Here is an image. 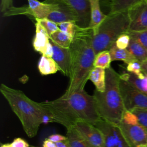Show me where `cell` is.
Segmentation results:
<instances>
[{"label":"cell","instance_id":"cell-38","mask_svg":"<svg viewBox=\"0 0 147 147\" xmlns=\"http://www.w3.org/2000/svg\"><path fill=\"white\" fill-rule=\"evenodd\" d=\"M1 147H13L11 143L10 144H2Z\"/></svg>","mask_w":147,"mask_h":147},{"label":"cell","instance_id":"cell-24","mask_svg":"<svg viewBox=\"0 0 147 147\" xmlns=\"http://www.w3.org/2000/svg\"><path fill=\"white\" fill-rule=\"evenodd\" d=\"M66 137L70 147H92L77 133L74 127L67 129Z\"/></svg>","mask_w":147,"mask_h":147},{"label":"cell","instance_id":"cell-29","mask_svg":"<svg viewBox=\"0 0 147 147\" xmlns=\"http://www.w3.org/2000/svg\"><path fill=\"white\" fill-rule=\"evenodd\" d=\"M126 71L140 78H144L145 76V74H144L142 71L141 63L136 60L127 64Z\"/></svg>","mask_w":147,"mask_h":147},{"label":"cell","instance_id":"cell-12","mask_svg":"<svg viewBox=\"0 0 147 147\" xmlns=\"http://www.w3.org/2000/svg\"><path fill=\"white\" fill-rule=\"evenodd\" d=\"M56 6L49 14L47 19L56 24L63 22H72L76 24L77 16L72 9L63 0H52Z\"/></svg>","mask_w":147,"mask_h":147},{"label":"cell","instance_id":"cell-35","mask_svg":"<svg viewBox=\"0 0 147 147\" xmlns=\"http://www.w3.org/2000/svg\"><path fill=\"white\" fill-rule=\"evenodd\" d=\"M42 147H57L56 143L50 141L49 140L45 139L43 142Z\"/></svg>","mask_w":147,"mask_h":147},{"label":"cell","instance_id":"cell-31","mask_svg":"<svg viewBox=\"0 0 147 147\" xmlns=\"http://www.w3.org/2000/svg\"><path fill=\"white\" fill-rule=\"evenodd\" d=\"M130 39V36L126 32L122 34L118 37L115 44L119 49H127L129 45Z\"/></svg>","mask_w":147,"mask_h":147},{"label":"cell","instance_id":"cell-7","mask_svg":"<svg viewBox=\"0 0 147 147\" xmlns=\"http://www.w3.org/2000/svg\"><path fill=\"white\" fill-rule=\"evenodd\" d=\"M28 6L26 8L11 7L7 12V15L24 14L31 16L35 19L47 18L49 14L54 10L56 5L52 0H46L41 2L38 0H28Z\"/></svg>","mask_w":147,"mask_h":147},{"label":"cell","instance_id":"cell-23","mask_svg":"<svg viewBox=\"0 0 147 147\" xmlns=\"http://www.w3.org/2000/svg\"><path fill=\"white\" fill-rule=\"evenodd\" d=\"M50 38L59 46L64 48H69L73 41L74 36L59 29L52 34L50 36Z\"/></svg>","mask_w":147,"mask_h":147},{"label":"cell","instance_id":"cell-37","mask_svg":"<svg viewBox=\"0 0 147 147\" xmlns=\"http://www.w3.org/2000/svg\"><path fill=\"white\" fill-rule=\"evenodd\" d=\"M141 67L142 72L147 75V59L141 63Z\"/></svg>","mask_w":147,"mask_h":147},{"label":"cell","instance_id":"cell-11","mask_svg":"<svg viewBox=\"0 0 147 147\" xmlns=\"http://www.w3.org/2000/svg\"><path fill=\"white\" fill-rule=\"evenodd\" d=\"M130 24L129 31L147 30V1L144 0L128 10Z\"/></svg>","mask_w":147,"mask_h":147},{"label":"cell","instance_id":"cell-13","mask_svg":"<svg viewBox=\"0 0 147 147\" xmlns=\"http://www.w3.org/2000/svg\"><path fill=\"white\" fill-rule=\"evenodd\" d=\"M36 34L33 41L34 49L42 53V55L52 57L53 47L50 41V36L45 28L37 22L35 24Z\"/></svg>","mask_w":147,"mask_h":147},{"label":"cell","instance_id":"cell-34","mask_svg":"<svg viewBox=\"0 0 147 147\" xmlns=\"http://www.w3.org/2000/svg\"><path fill=\"white\" fill-rule=\"evenodd\" d=\"M48 139L55 143H56L58 142L66 140L67 139V138L66 136H62V135H60L59 134H55L49 136L48 137Z\"/></svg>","mask_w":147,"mask_h":147},{"label":"cell","instance_id":"cell-3","mask_svg":"<svg viewBox=\"0 0 147 147\" xmlns=\"http://www.w3.org/2000/svg\"><path fill=\"white\" fill-rule=\"evenodd\" d=\"M0 92L18 118L29 137L37 135L41 124L51 122L40 103L32 100L22 91L1 84Z\"/></svg>","mask_w":147,"mask_h":147},{"label":"cell","instance_id":"cell-17","mask_svg":"<svg viewBox=\"0 0 147 147\" xmlns=\"http://www.w3.org/2000/svg\"><path fill=\"white\" fill-rule=\"evenodd\" d=\"M120 78L125 80L138 90L147 94V75L140 78L137 75L129 72H125L120 75Z\"/></svg>","mask_w":147,"mask_h":147},{"label":"cell","instance_id":"cell-28","mask_svg":"<svg viewBox=\"0 0 147 147\" xmlns=\"http://www.w3.org/2000/svg\"><path fill=\"white\" fill-rule=\"evenodd\" d=\"M36 20L37 22L39 23L45 28L49 36L54 32L59 30L57 24L47 18L36 19Z\"/></svg>","mask_w":147,"mask_h":147},{"label":"cell","instance_id":"cell-36","mask_svg":"<svg viewBox=\"0 0 147 147\" xmlns=\"http://www.w3.org/2000/svg\"><path fill=\"white\" fill-rule=\"evenodd\" d=\"M57 147H70L67 139L66 140L56 143Z\"/></svg>","mask_w":147,"mask_h":147},{"label":"cell","instance_id":"cell-16","mask_svg":"<svg viewBox=\"0 0 147 147\" xmlns=\"http://www.w3.org/2000/svg\"><path fill=\"white\" fill-rule=\"evenodd\" d=\"M88 1L90 4V22L88 28L92 29L93 35H95L107 15L102 13L100 6V0Z\"/></svg>","mask_w":147,"mask_h":147},{"label":"cell","instance_id":"cell-27","mask_svg":"<svg viewBox=\"0 0 147 147\" xmlns=\"http://www.w3.org/2000/svg\"><path fill=\"white\" fill-rule=\"evenodd\" d=\"M130 111L136 115L138 123L147 130V109L135 108Z\"/></svg>","mask_w":147,"mask_h":147},{"label":"cell","instance_id":"cell-14","mask_svg":"<svg viewBox=\"0 0 147 147\" xmlns=\"http://www.w3.org/2000/svg\"><path fill=\"white\" fill-rule=\"evenodd\" d=\"M53 47L52 59L57 64L59 71L65 76L69 77L71 75L72 63L69 48H64L57 45L50 38Z\"/></svg>","mask_w":147,"mask_h":147},{"label":"cell","instance_id":"cell-8","mask_svg":"<svg viewBox=\"0 0 147 147\" xmlns=\"http://www.w3.org/2000/svg\"><path fill=\"white\" fill-rule=\"evenodd\" d=\"M95 125L103 134V147H130L117 125L102 119Z\"/></svg>","mask_w":147,"mask_h":147},{"label":"cell","instance_id":"cell-5","mask_svg":"<svg viewBox=\"0 0 147 147\" xmlns=\"http://www.w3.org/2000/svg\"><path fill=\"white\" fill-rule=\"evenodd\" d=\"M130 19L128 11L110 14L92 37V45L95 54L109 50L118 37L129 31Z\"/></svg>","mask_w":147,"mask_h":147},{"label":"cell","instance_id":"cell-22","mask_svg":"<svg viewBox=\"0 0 147 147\" xmlns=\"http://www.w3.org/2000/svg\"><path fill=\"white\" fill-rule=\"evenodd\" d=\"M109 51L112 61L121 60L127 64L136 60L127 49H119L115 45V44H114Z\"/></svg>","mask_w":147,"mask_h":147},{"label":"cell","instance_id":"cell-9","mask_svg":"<svg viewBox=\"0 0 147 147\" xmlns=\"http://www.w3.org/2000/svg\"><path fill=\"white\" fill-rule=\"evenodd\" d=\"M117 125L130 147H138L147 144V130L138 123L129 124L121 121Z\"/></svg>","mask_w":147,"mask_h":147},{"label":"cell","instance_id":"cell-39","mask_svg":"<svg viewBox=\"0 0 147 147\" xmlns=\"http://www.w3.org/2000/svg\"><path fill=\"white\" fill-rule=\"evenodd\" d=\"M144 146H145V147H147V144L145 145H144Z\"/></svg>","mask_w":147,"mask_h":147},{"label":"cell","instance_id":"cell-19","mask_svg":"<svg viewBox=\"0 0 147 147\" xmlns=\"http://www.w3.org/2000/svg\"><path fill=\"white\" fill-rule=\"evenodd\" d=\"M38 69L42 75H48L56 73L59 71V67L52 57L42 55L38 63Z\"/></svg>","mask_w":147,"mask_h":147},{"label":"cell","instance_id":"cell-26","mask_svg":"<svg viewBox=\"0 0 147 147\" xmlns=\"http://www.w3.org/2000/svg\"><path fill=\"white\" fill-rule=\"evenodd\" d=\"M131 38L147 49V30L141 31H128L127 32Z\"/></svg>","mask_w":147,"mask_h":147},{"label":"cell","instance_id":"cell-25","mask_svg":"<svg viewBox=\"0 0 147 147\" xmlns=\"http://www.w3.org/2000/svg\"><path fill=\"white\" fill-rule=\"evenodd\" d=\"M111 61V57L109 51H103L95 55L94 67H100L106 69L111 67L110 64Z\"/></svg>","mask_w":147,"mask_h":147},{"label":"cell","instance_id":"cell-20","mask_svg":"<svg viewBox=\"0 0 147 147\" xmlns=\"http://www.w3.org/2000/svg\"><path fill=\"white\" fill-rule=\"evenodd\" d=\"M127 49L136 60L141 63L147 59V49L132 38Z\"/></svg>","mask_w":147,"mask_h":147},{"label":"cell","instance_id":"cell-40","mask_svg":"<svg viewBox=\"0 0 147 147\" xmlns=\"http://www.w3.org/2000/svg\"><path fill=\"white\" fill-rule=\"evenodd\" d=\"M138 147H145L144 146H138Z\"/></svg>","mask_w":147,"mask_h":147},{"label":"cell","instance_id":"cell-30","mask_svg":"<svg viewBox=\"0 0 147 147\" xmlns=\"http://www.w3.org/2000/svg\"><path fill=\"white\" fill-rule=\"evenodd\" d=\"M57 25L60 30L72 36H74L78 28V25L72 22H63L57 24Z\"/></svg>","mask_w":147,"mask_h":147},{"label":"cell","instance_id":"cell-10","mask_svg":"<svg viewBox=\"0 0 147 147\" xmlns=\"http://www.w3.org/2000/svg\"><path fill=\"white\" fill-rule=\"evenodd\" d=\"M77 133L92 147H103L104 136L102 131L92 123L81 121L74 126Z\"/></svg>","mask_w":147,"mask_h":147},{"label":"cell","instance_id":"cell-21","mask_svg":"<svg viewBox=\"0 0 147 147\" xmlns=\"http://www.w3.org/2000/svg\"><path fill=\"white\" fill-rule=\"evenodd\" d=\"M144 0H111L110 3V14L127 11L135 5Z\"/></svg>","mask_w":147,"mask_h":147},{"label":"cell","instance_id":"cell-18","mask_svg":"<svg viewBox=\"0 0 147 147\" xmlns=\"http://www.w3.org/2000/svg\"><path fill=\"white\" fill-rule=\"evenodd\" d=\"M90 80L98 92H104L106 87V69L100 67H94L89 76Z\"/></svg>","mask_w":147,"mask_h":147},{"label":"cell","instance_id":"cell-6","mask_svg":"<svg viewBox=\"0 0 147 147\" xmlns=\"http://www.w3.org/2000/svg\"><path fill=\"white\" fill-rule=\"evenodd\" d=\"M120 91L126 110L135 108L147 109V94H145L120 78Z\"/></svg>","mask_w":147,"mask_h":147},{"label":"cell","instance_id":"cell-42","mask_svg":"<svg viewBox=\"0 0 147 147\" xmlns=\"http://www.w3.org/2000/svg\"><path fill=\"white\" fill-rule=\"evenodd\" d=\"M146 1H147V0H146Z\"/></svg>","mask_w":147,"mask_h":147},{"label":"cell","instance_id":"cell-33","mask_svg":"<svg viewBox=\"0 0 147 147\" xmlns=\"http://www.w3.org/2000/svg\"><path fill=\"white\" fill-rule=\"evenodd\" d=\"M13 147H29L28 143L21 138H16L11 143Z\"/></svg>","mask_w":147,"mask_h":147},{"label":"cell","instance_id":"cell-2","mask_svg":"<svg viewBox=\"0 0 147 147\" xmlns=\"http://www.w3.org/2000/svg\"><path fill=\"white\" fill-rule=\"evenodd\" d=\"M93 34L92 29L78 26L69 47L72 70L68 86L64 94L65 95L83 90L89 80L90 72L94 67V62L96 55L92 45Z\"/></svg>","mask_w":147,"mask_h":147},{"label":"cell","instance_id":"cell-41","mask_svg":"<svg viewBox=\"0 0 147 147\" xmlns=\"http://www.w3.org/2000/svg\"><path fill=\"white\" fill-rule=\"evenodd\" d=\"M110 1H111V0H110Z\"/></svg>","mask_w":147,"mask_h":147},{"label":"cell","instance_id":"cell-15","mask_svg":"<svg viewBox=\"0 0 147 147\" xmlns=\"http://www.w3.org/2000/svg\"><path fill=\"white\" fill-rule=\"evenodd\" d=\"M77 16L76 25L82 28H88L90 22V4L88 0H63Z\"/></svg>","mask_w":147,"mask_h":147},{"label":"cell","instance_id":"cell-1","mask_svg":"<svg viewBox=\"0 0 147 147\" xmlns=\"http://www.w3.org/2000/svg\"><path fill=\"white\" fill-rule=\"evenodd\" d=\"M51 122L59 123L67 130L84 121L96 125L102 119L94 95L84 90L63 95L51 101L40 102Z\"/></svg>","mask_w":147,"mask_h":147},{"label":"cell","instance_id":"cell-32","mask_svg":"<svg viewBox=\"0 0 147 147\" xmlns=\"http://www.w3.org/2000/svg\"><path fill=\"white\" fill-rule=\"evenodd\" d=\"M122 122L126 123L134 124L138 123L136 115L130 111L125 110L122 118Z\"/></svg>","mask_w":147,"mask_h":147},{"label":"cell","instance_id":"cell-4","mask_svg":"<svg viewBox=\"0 0 147 147\" xmlns=\"http://www.w3.org/2000/svg\"><path fill=\"white\" fill-rule=\"evenodd\" d=\"M120 75L112 67L106 69V87L104 92L94 91L98 111L101 118L118 125L122 121L125 108L120 87Z\"/></svg>","mask_w":147,"mask_h":147}]
</instances>
